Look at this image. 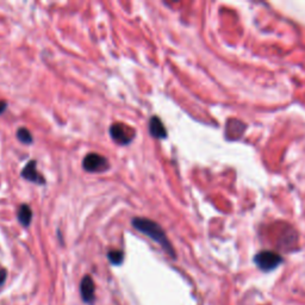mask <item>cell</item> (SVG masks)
<instances>
[{
	"mask_svg": "<svg viewBox=\"0 0 305 305\" xmlns=\"http://www.w3.org/2000/svg\"><path fill=\"white\" fill-rule=\"evenodd\" d=\"M6 275H7V273H6L5 270H0V286H2L4 282H5Z\"/></svg>",
	"mask_w": 305,
	"mask_h": 305,
	"instance_id": "11",
	"label": "cell"
},
{
	"mask_svg": "<svg viewBox=\"0 0 305 305\" xmlns=\"http://www.w3.org/2000/svg\"><path fill=\"white\" fill-rule=\"evenodd\" d=\"M22 176L24 179L29 180V181L38 184V185H44L46 184V180H44L43 176L38 173L37 171V162L35 160L29 161L23 170H22Z\"/></svg>",
	"mask_w": 305,
	"mask_h": 305,
	"instance_id": "6",
	"label": "cell"
},
{
	"mask_svg": "<svg viewBox=\"0 0 305 305\" xmlns=\"http://www.w3.org/2000/svg\"><path fill=\"white\" fill-rule=\"evenodd\" d=\"M108 259L110 260V262H111L112 265H115V266H119V265L123 263L124 253H123V251H118V249H116V251H110L108 253Z\"/></svg>",
	"mask_w": 305,
	"mask_h": 305,
	"instance_id": "9",
	"label": "cell"
},
{
	"mask_svg": "<svg viewBox=\"0 0 305 305\" xmlns=\"http://www.w3.org/2000/svg\"><path fill=\"white\" fill-rule=\"evenodd\" d=\"M255 262L262 271H272L282 262V259L277 253L265 251L255 256Z\"/></svg>",
	"mask_w": 305,
	"mask_h": 305,
	"instance_id": "4",
	"label": "cell"
},
{
	"mask_svg": "<svg viewBox=\"0 0 305 305\" xmlns=\"http://www.w3.org/2000/svg\"><path fill=\"white\" fill-rule=\"evenodd\" d=\"M110 135L118 145H129L135 138V130L124 123H115L110 128Z\"/></svg>",
	"mask_w": 305,
	"mask_h": 305,
	"instance_id": "2",
	"label": "cell"
},
{
	"mask_svg": "<svg viewBox=\"0 0 305 305\" xmlns=\"http://www.w3.org/2000/svg\"><path fill=\"white\" fill-rule=\"evenodd\" d=\"M84 170L91 173H97V172H104L109 168V161L106 157L99 155L95 153H90L85 156L83 161Z\"/></svg>",
	"mask_w": 305,
	"mask_h": 305,
	"instance_id": "3",
	"label": "cell"
},
{
	"mask_svg": "<svg viewBox=\"0 0 305 305\" xmlns=\"http://www.w3.org/2000/svg\"><path fill=\"white\" fill-rule=\"evenodd\" d=\"M131 223L136 230H138L139 233L149 236L153 241H155L156 243H159L168 255H171L173 259L175 258V252H174L173 246H172L170 240H168L166 233H165L160 224H157L156 222H154V220L149 218H143V217H135L132 219Z\"/></svg>",
	"mask_w": 305,
	"mask_h": 305,
	"instance_id": "1",
	"label": "cell"
},
{
	"mask_svg": "<svg viewBox=\"0 0 305 305\" xmlns=\"http://www.w3.org/2000/svg\"><path fill=\"white\" fill-rule=\"evenodd\" d=\"M17 217L19 223L23 227H29L30 226L31 220H32V211L30 207L28 204H22L19 209H18L17 212Z\"/></svg>",
	"mask_w": 305,
	"mask_h": 305,
	"instance_id": "8",
	"label": "cell"
},
{
	"mask_svg": "<svg viewBox=\"0 0 305 305\" xmlns=\"http://www.w3.org/2000/svg\"><path fill=\"white\" fill-rule=\"evenodd\" d=\"M149 132L155 138L164 139L167 137L166 128H165L162 120L156 116H153L149 120Z\"/></svg>",
	"mask_w": 305,
	"mask_h": 305,
	"instance_id": "7",
	"label": "cell"
},
{
	"mask_svg": "<svg viewBox=\"0 0 305 305\" xmlns=\"http://www.w3.org/2000/svg\"><path fill=\"white\" fill-rule=\"evenodd\" d=\"M6 108H7L6 101H0V115H2V113H3L4 111H5Z\"/></svg>",
	"mask_w": 305,
	"mask_h": 305,
	"instance_id": "12",
	"label": "cell"
},
{
	"mask_svg": "<svg viewBox=\"0 0 305 305\" xmlns=\"http://www.w3.org/2000/svg\"><path fill=\"white\" fill-rule=\"evenodd\" d=\"M80 292H82L83 300L86 304H93L95 299V285L92 277L85 275L80 284Z\"/></svg>",
	"mask_w": 305,
	"mask_h": 305,
	"instance_id": "5",
	"label": "cell"
},
{
	"mask_svg": "<svg viewBox=\"0 0 305 305\" xmlns=\"http://www.w3.org/2000/svg\"><path fill=\"white\" fill-rule=\"evenodd\" d=\"M17 138L19 139L22 143H25V145H31L32 141H34L31 132L29 131L27 128H21V129H18Z\"/></svg>",
	"mask_w": 305,
	"mask_h": 305,
	"instance_id": "10",
	"label": "cell"
}]
</instances>
